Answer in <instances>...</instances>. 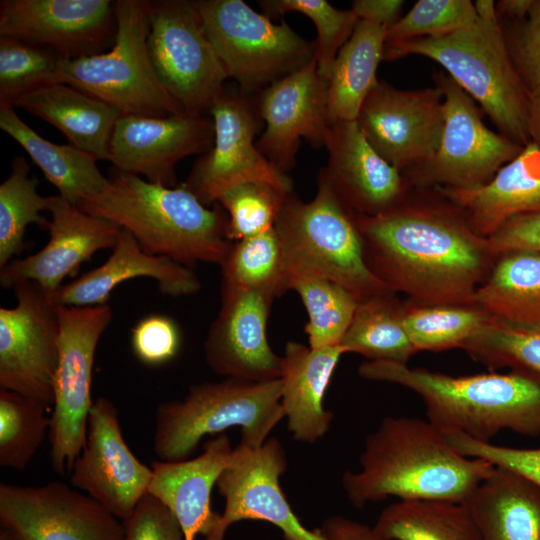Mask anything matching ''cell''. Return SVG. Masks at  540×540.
Instances as JSON below:
<instances>
[{
  "instance_id": "1",
  "label": "cell",
  "mask_w": 540,
  "mask_h": 540,
  "mask_svg": "<svg viewBox=\"0 0 540 540\" xmlns=\"http://www.w3.org/2000/svg\"><path fill=\"white\" fill-rule=\"evenodd\" d=\"M355 217L366 263L390 290L432 304L471 301L492 252L457 206L403 199L382 214Z\"/></svg>"
},
{
  "instance_id": "2",
  "label": "cell",
  "mask_w": 540,
  "mask_h": 540,
  "mask_svg": "<svg viewBox=\"0 0 540 540\" xmlns=\"http://www.w3.org/2000/svg\"><path fill=\"white\" fill-rule=\"evenodd\" d=\"M360 469L342 476L355 507L388 497L465 502L495 469L457 451L428 420L385 417L366 438Z\"/></svg>"
},
{
  "instance_id": "3",
  "label": "cell",
  "mask_w": 540,
  "mask_h": 540,
  "mask_svg": "<svg viewBox=\"0 0 540 540\" xmlns=\"http://www.w3.org/2000/svg\"><path fill=\"white\" fill-rule=\"evenodd\" d=\"M359 375L418 394L427 420L443 433L490 442L501 430L540 435V374L531 370L453 377L407 364L367 361Z\"/></svg>"
},
{
  "instance_id": "4",
  "label": "cell",
  "mask_w": 540,
  "mask_h": 540,
  "mask_svg": "<svg viewBox=\"0 0 540 540\" xmlns=\"http://www.w3.org/2000/svg\"><path fill=\"white\" fill-rule=\"evenodd\" d=\"M216 204L208 208L184 183L166 187L115 169L102 192L76 206L129 231L146 253L189 267L226 257L228 216Z\"/></svg>"
},
{
  "instance_id": "5",
  "label": "cell",
  "mask_w": 540,
  "mask_h": 540,
  "mask_svg": "<svg viewBox=\"0 0 540 540\" xmlns=\"http://www.w3.org/2000/svg\"><path fill=\"white\" fill-rule=\"evenodd\" d=\"M289 281L321 278L351 292L359 302L388 294L368 267L355 213L337 196L321 171L317 192L305 202L294 192L275 224Z\"/></svg>"
},
{
  "instance_id": "6",
  "label": "cell",
  "mask_w": 540,
  "mask_h": 540,
  "mask_svg": "<svg viewBox=\"0 0 540 540\" xmlns=\"http://www.w3.org/2000/svg\"><path fill=\"white\" fill-rule=\"evenodd\" d=\"M420 55L441 65L495 124L500 134L529 142L530 91L516 72L498 21L473 25L440 37L385 43L383 60Z\"/></svg>"
},
{
  "instance_id": "7",
  "label": "cell",
  "mask_w": 540,
  "mask_h": 540,
  "mask_svg": "<svg viewBox=\"0 0 540 540\" xmlns=\"http://www.w3.org/2000/svg\"><path fill=\"white\" fill-rule=\"evenodd\" d=\"M281 379L252 382L225 378L190 387L181 400L160 404L153 450L161 461L189 459L206 435L241 429L242 444L257 448L284 417Z\"/></svg>"
},
{
  "instance_id": "8",
  "label": "cell",
  "mask_w": 540,
  "mask_h": 540,
  "mask_svg": "<svg viewBox=\"0 0 540 540\" xmlns=\"http://www.w3.org/2000/svg\"><path fill=\"white\" fill-rule=\"evenodd\" d=\"M117 31L107 52L62 58L61 83L119 109L123 114L167 117L185 113L165 90L147 49L149 1H114Z\"/></svg>"
},
{
  "instance_id": "9",
  "label": "cell",
  "mask_w": 540,
  "mask_h": 540,
  "mask_svg": "<svg viewBox=\"0 0 540 540\" xmlns=\"http://www.w3.org/2000/svg\"><path fill=\"white\" fill-rule=\"evenodd\" d=\"M193 2L228 78L246 95L260 92L314 59L313 43L286 22L275 24L242 0Z\"/></svg>"
},
{
  "instance_id": "10",
  "label": "cell",
  "mask_w": 540,
  "mask_h": 540,
  "mask_svg": "<svg viewBox=\"0 0 540 540\" xmlns=\"http://www.w3.org/2000/svg\"><path fill=\"white\" fill-rule=\"evenodd\" d=\"M58 363L53 379L49 458L57 474L71 472L87 438L94 356L112 320L109 304L57 306Z\"/></svg>"
},
{
  "instance_id": "11",
  "label": "cell",
  "mask_w": 540,
  "mask_h": 540,
  "mask_svg": "<svg viewBox=\"0 0 540 540\" xmlns=\"http://www.w3.org/2000/svg\"><path fill=\"white\" fill-rule=\"evenodd\" d=\"M147 49L165 90L185 113L209 116L228 75L193 1H149Z\"/></svg>"
},
{
  "instance_id": "12",
  "label": "cell",
  "mask_w": 540,
  "mask_h": 540,
  "mask_svg": "<svg viewBox=\"0 0 540 540\" xmlns=\"http://www.w3.org/2000/svg\"><path fill=\"white\" fill-rule=\"evenodd\" d=\"M444 100L439 145L425 164L402 173L407 183L468 189L489 182L524 146L489 129L483 111L444 71L434 74Z\"/></svg>"
},
{
  "instance_id": "13",
  "label": "cell",
  "mask_w": 540,
  "mask_h": 540,
  "mask_svg": "<svg viewBox=\"0 0 540 540\" xmlns=\"http://www.w3.org/2000/svg\"><path fill=\"white\" fill-rule=\"evenodd\" d=\"M212 147L200 155L184 185L205 206L217 203L228 189L246 182H265L293 191L292 179L259 151L254 138L261 120L255 102L238 87L225 86L212 105Z\"/></svg>"
},
{
  "instance_id": "14",
  "label": "cell",
  "mask_w": 540,
  "mask_h": 540,
  "mask_svg": "<svg viewBox=\"0 0 540 540\" xmlns=\"http://www.w3.org/2000/svg\"><path fill=\"white\" fill-rule=\"evenodd\" d=\"M17 304L0 308V387L53 406L59 323L49 294L34 281L13 287Z\"/></svg>"
},
{
  "instance_id": "15",
  "label": "cell",
  "mask_w": 540,
  "mask_h": 540,
  "mask_svg": "<svg viewBox=\"0 0 540 540\" xmlns=\"http://www.w3.org/2000/svg\"><path fill=\"white\" fill-rule=\"evenodd\" d=\"M373 149L405 173L435 154L444 125L441 89L401 90L379 81L355 120Z\"/></svg>"
},
{
  "instance_id": "16",
  "label": "cell",
  "mask_w": 540,
  "mask_h": 540,
  "mask_svg": "<svg viewBox=\"0 0 540 540\" xmlns=\"http://www.w3.org/2000/svg\"><path fill=\"white\" fill-rule=\"evenodd\" d=\"M285 450L276 438L257 448L240 443L233 448L216 486L225 507L204 540H223L227 528L241 520H263L277 526L286 540H326L319 529H306L294 514L279 478L285 472Z\"/></svg>"
},
{
  "instance_id": "17",
  "label": "cell",
  "mask_w": 540,
  "mask_h": 540,
  "mask_svg": "<svg viewBox=\"0 0 540 540\" xmlns=\"http://www.w3.org/2000/svg\"><path fill=\"white\" fill-rule=\"evenodd\" d=\"M0 524L19 540H124L123 521L62 482L0 485Z\"/></svg>"
},
{
  "instance_id": "18",
  "label": "cell",
  "mask_w": 540,
  "mask_h": 540,
  "mask_svg": "<svg viewBox=\"0 0 540 540\" xmlns=\"http://www.w3.org/2000/svg\"><path fill=\"white\" fill-rule=\"evenodd\" d=\"M116 31L114 1H0V36L48 48L66 59L105 52Z\"/></svg>"
},
{
  "instance_id": "19",
  "label": "cell",
  "mask_w": 540,
  "mask_h": 540,
  "mask_svg": "<svg viewBox=\"0 0 540 540\" xmlns=\"http://www.w3.org/2000/svg\"><path fill=\"white\" fill-rule=\"evenodd\" d=\"M151 477L152 469L127 445L113 402L98 398L89 414L85 445L71 470V485L124 522L148 492Z\"/></svg>"
},
{
  "instance_id": "20",
  "label": "cell",
  "mask_w": 540,
  "mask_h": 540,
  "mask_svg": "<svg viewBox=\"0 0 540 540\" xmlns=\"http://www.w3.org/2000/svg\"><path fill=\"white\" fill-rule=\"evenodd\" d=\"M213 142L214 124L209 116L123 114L111 135L109 161L118 171L175 187L176 164L185 157L206 153Z\"/></svg>"
},
{
  "instance_id": "21",
  "label": "cell",
  "mask_w": 540,
  "mask_h": 540,
  "mask_svg": "<svg viewBox=\"0 0 540 540\" xmlns=\"http://www.w3.org/2000/svg\"><path fill=\"white\" fill-rule=\"evenodd\" d=\"M327 92L328 82L313 59L257 93L254 102L265 130L256 146L280 171L295 166L301 138L315 149L325 147L330 128Z\"/></svg>"
},
{
  "instance_id": "22",
  "label": "cell",
  "mask_w": 540,
  "mask_h": 540,
  "mask_svg": "<svg viewBox=\"0 0 540 540\" xmlns=\"http://www.w3.org/2000/svg\"><path fill=\"white\" fill-rule=\"evenodd\" d=\"M221 285V306L204 343L206 363L226 378L252 382L280 378L282 356L272 350L266 335L274 298Z\"/></svg>"
},
{
  "instance_id": "23",
  "label": "cell",
  "mask_w": 540,
  "mask_h": 540,
  "mask_svg": "<svg viewBox=\"0 0 540 540\" xmlns=\"http://www.w3.org/2000/svg\"><path fill=\"white\" fill-rule=\"evenodd\" d=\"M48 211L49 241L35 254L0 268L2 287L34 281L50 296L95 252L113 249L121 230L111 221L83 212L60 195L51 197Z\"/></svg>"
},
{
  "instance_id": "24",
  "label": "cell",
  "mask_w": 540,
  "mask_h": 540,
  "mask_svg": "<svg viewBox=\"0 0 540 540\" xmlns=\"http://www.w3.org/2000/svg\"><path fill=\"white\" fill-rule=\"evenodd\" d=\"M325 148L328 162L320 171L355 214L379 215L404 199L405 177L373 149L355 120L330 125Z\"/></svg>"
},
{
  "instance_id": "25",
  "label": "cell",
  "mask_w": 540,
  "mask_h": 540,
  "mask_svg": "<svg viewBox=\"0 0 540 540\" xmlns=\"http://www.w3.org/2000/svg\"><path fill=\"white\" fill-rule=\"evenodd\" d=\"M157 281L161 293L171 297L196 294L201 283L194 271L169 257L146 253L135 237L122 229L110 257L99 267L62 286L50 295L57 306L108 304L112 290L128 279Z\"/></svg>"
},
{
  "instance_id": "26",
  "label": "cell",
  "mask_w": 540,
  "mask_h": 540,
  "mask_svg": "<svg viewBox=\"0 0 540 540\" xmlns=\"http://www.w3.org/2000/svg\"><path fill=\"white\" fill-rule=\"evenodd\" d=\"M232 446L225 433L204 445L203 452L181 461H153L148 492L162 502L179 523L185 540L209 536L220 514L212 511L211 492L228 464Z\"/></svg>"
},
{
  "instance_id": "27",
  "label": "cell",
  "mask_w": 540,
  "mask_h": 540,
  "mask_svg": "<svg viewBox=\"0 0 540 540\" xmlns=\"http://www.w3.org/2000/svg\"><path fill=\"white\" fill-rule=\"evenodd\" d=\"M437 188L462 211L475 234L488 238L511 218L540 212V150L529 142L484 185Z\"/></svg>"
},
{
  "instance_id": "28",
  "label": "cell",
  "mask_w": 540,
  "mask_h": 540,
  "mask_svg": "<svg viewBox=\"0 0 540 540\" xmlns=\"http://www.w3.org/2000/svg\"><path fill=\"white\" fill-rule=\"evenodd\" d=\"M340 345L311 348L288 341L282 356L281 404L294 440L314 443L329 430L333 413L323 398L340 357Z\"/></svg>"
},
{
  "instance_id": "29",
  "label": "cell",
  "mask_w": 540,
  "mask_h": 540,
  "mask_svg": "<svg viewBox=\"0 0 540 540\" xmlns=\"http://www.w3.org/2000/svg\"><path fill=\"white\" fill-rule=\"evenodd\" d=\"M18 106L59 129L69 143L97 160L109 161V143L123 113L68 84L47 85L17 98Z\"/></svg>"
},
{
  "instance_id": "30",
  "label": "cell",
  "mask_w": 540,
  "mask_h": 540,
  "mask_svg": "<svg viewBox=\"0 0 540 540\" xmlns=\"http://www.w3.org/2000/svg\"><path fill=\"white\" fill-rule=\"evenodd\" d=\"M464 503L481 540H540V489L513 471L495 467Z\"/></svg>"
},
{
  "instance_id": "31",
  "label": "cell",
  "mask_w": 540,
  "mask_h": 540,
  "mask_svg": "<svg viewBox=\"0 0 540 540\" xmlns=\"http://www.w3.org/2000/svg\"><path fill=\"white\" fill-rule=\"evenodd\" d=\"M0 128L24 148L59 195L71 204L76 206L109 184L95 157L71 144L57 145L42 138L10 104H0Z\"/></svg>"
},
{
  "instance_id": "32",
  "label": "cell",
  "mask_w": 540,
  "mask_h": 540,
  "mask_svg": "<svg viewBox=\"0 0 540 540\" xmlns=\"http://www.w3.org/2000/svg\"><path fill=\"white\" fill-rule=\"evenodd\" d=\"M386 25L359 19L338 52L328 79L327 116L330 125L354 121L372 89L383 60Z\"/></svg>"
},
{
  "instance_id": "33",
  "label": "cell",
  "mask_w": 540,
  "mask_h": 540,
  "mask_svg": "<svg viewBox=\"0 0 540 540\" xmlns=\"http://www.w3.org/2000/svg\"><path fill=\"white\" fill-rule=\"evenodd\" d=\"M471 301L498 320L540 323V254L528 250L505 252Z\"/></svg>"
},
{
  "instance_id": "34",
  "label": "cell",
  "mask_w": 540,
  "mask_h": 540,
  "mask_svg": "<svg viewBox=\"0 0 540 540\" xmlns=\"http://www.w3.org/2000/svg\"><path fill=\"white\" fill-rule=\"evenodd\" d=\"M373 528L393 540H481L464 502L400 500L381 512Z\"/></svg>"
},
{
  "instance_id": "35",
  "label": "cell",
  "mask_w": 540,
  "mask_h": 540,
  "mask_svg": "<svg viewBox=\"0 0 540 540\" xmlns=\"http://www.w3.org/2000/svg\"><path fill=\"white\" fill-rule=\"evenodd\" d=\"M388 294L359 303L340 343L345 353H358L369 361L407 364L417 351L403 327L402 313L389 302Z\"/></svg>"
},
{
  "instance_id": "36",
  "label": "cell",
  "mask_w": 540,
  "mask_h": 540,
  "mask_svg": "<svg viewBox=\"0 0 540 540\" xmlns=\"http://www.w3.org/2000/svg\"><path fill=\"white\" fill-rule=\"evenodd\" d=\"M220 266L224 285L256 290L274 299L289 290L283 249L275 227L232 242Z\"/></svg>"
},
{
  "instance_id": "37",
  "label": "cell",
  "mask_w": 540,
  "mask_h": 540,
  "mask_svg": "<svg viewBox=\"0 0 540 540\" xmlns=\"http://www.w3.org/2000/svg\"><path fill=\"white\" fill-rule=\"evenodd\" d=\"M29 169L24 157H15L9 176L0 185V268L25 247L24 233L29 224L45 229L49 225L40 212L48 210L52 196L37 192L39 181L29 177Z\"/></svg>"
},
{
  "instance_id": "38",
  "label": "cell",
  "mask_w": 540,
  "mask_h": 540,
  "mask_svg": "<svg viewBox=\"0 0 540 540\" xmlns=\"http://www.w3.org/2000/svg\"><path fill=\"white\" fill-rule=\"evenodd\" d=\"M290 289L300 296L307 314L305 332L311 348L340 345L359 300L344 287L321 278L298 279Z\"/></svg>"
},
{
  "instance_id": "39",
  "label": "cell",
  "mask_w": 540,
  "mask_h": 540,
  "mask_svg": "<svg viewBox=\"0 0 540 540\" xmlns=\"http://www.w3.org/2000/svg\"><path fill=\"white\" fill-rule=\"evenodd\" d=\"M48 407L14 391L0 390V465L23 470L49 433Z\"/></svg>"
},
{
  "instance_id": "40",
  "label": "cell",
  "mask_w": 540,
  "mask_h": 540,
  "mask_svg": "<svg viewBox=\"0 0 540 540\" xmlns=\"http://www.w3.org/2000/svg\"><path fill=\"white\" fill-rule=\"evenodd\" d=\"M492 318L483 310L449 305L417 308L401 316L403 327L417 351L462 347Z\"/></svg>"
},
{
  "instance_id": "41",
  "label": "cell",
  "mask_w": 540,
  "mask_h": 540,
  "mask_svg": "<svg viewBox=\"0 0 540 540\" xmlns=\"http://www.w3.org/2000/svg\"><path fill=\"white\" fill-rule=\"evenodd\" d=\"M56 52L13 37L0 36V104H10L38 88L61 83Z\"/></svg>"
},
{
  "instance_id": "42",
  "label": "cell",
  "mask_w": 540,
  "mask_h": 540,
  "mask_svg": "<svg viewBox=\"0 0 540 540\" xmlns=\"http://www.w3.org/2000/svg\"><path fill=\"white\" fill-rule=\"evenodd\" d=\"M259 4L269 18L298 12L312 20L317 30L314 60L319 75L328 82L338 52L359 21L355 12L337 9L326 0H262Z\"/></svg>"
},
{
  "instance_id": "43",
  "label": "cell",
  "mask_w": 540,
  "mask_h": 540,
  "mask_svg": "<svg viewBox=\"0 0 540 540\" xmlns=\"http://www.w3.org/2000/svg\"><path fill=\"white\" fill-rule=\"evenodd\" d=\"M292 192L265 182H246L225 191L217 203L228 216L227 236L231 242L275 227Z\"/></svg>"
},
{
  "instance_id": "44",
  "label": "cell",
  "mask_w": 540,
  "mask_h": 540,
  "mask_svg": "<svg viewBox=\"0 0 540 540\" xmlns=\"http://www.w3.org/2000/svg\"><path fill=\"white\" fill-rule=\"evenodd\" d=\"M462 348L491 366L513 365L540 374V323L515 324L492 318Z\"/></svg>"
},
{
  "instance_id": "45",
  "label": "cell",
  "mask_w": 540,
  "mask_h": 540,
  "mask_svg": "<svg viewBox=\"0 0 540 540\" xmlns=\"http://www.w3.org/2000/svg\"><path fill=\"white\" fill-rule=\"evenodd\" d=\"M477 20L470 0H419L387 30L385 43L444 36Z\"/></svg>"
},
{
  "instance_id": "46",
  "label": "cell",
  "mask_w": 540,
  "mask_h": 540,
  "mask_svg": "<svg viewBox=\"0 0 540 540\" xmlns=\"http://www.w3.org/2000/svg\"><path fill=\"white\" fill-rule=\"evenodd\" d=\"M513 66L526 88H540V0L521 20L498 21Z\"/></svg>"
},
{
  "instance_id": "47",
  "label": "cell",
  "mask_w": 540,
  "mask_h": 540,
  "mask_svg": "<svg viewBox=\"0 0 540 540\" xmlns=\"http://www.w3.org/2000/svg\"><path fill=\"white\" fill-rule=\"evenodd\" d=\"M448 442L461 454L481 458L493 466L513 471L540 489V448L522 449L473 439L460 432L446 433Z\"/></svg>"
},
{
  "instance_id": "48",
  "label": "cell",
  "mask_w": 540,
  "mask_h": 540,
  "mask_svg": "<svg viewBox=\"0 0 540 540\" xmlns=\"http://www.w3.org/2000/svg\"><path fill=\"white\" fill-rule=\"evenodd\" d=\"M177 324L165 315H149L131 331V345L136 357L149 366H159L173 359L180 347Z\"/></svg>"
},
{
  "instance_id": "49",
  "label": "cell",
  "mask_w": 540,
  "mask_h": 540,
  "mask_svg": "<svg viewBox=\"0 0 540 540\" xmlns=\"http://www.w3.org/2000/svg\"><path fill=\"white\" fill-rule=\"evenodd\" d=\"M123 523L124 540H185L172 512L149 493L143 496L133 514Z\"/></svg>"
},
{
  "instance_id": "50",
  "label": "cell",
  "mask_w": 540,
  "mask_h": 540,
  "mask_svg": "<svg viewBox=\"0 0 540 540\" xmlns=\"http://www.w3.org/2000/svg\"><path fill=\"white\" fill-rule=\"evenodd\" d=\"M486 239L492 253L528 250L540 254V212L513 217Z\"/></svg>"
},
{
  "instance_id": "51",
  "label": "cell",
  "mask_w": 540,
  "mask_h": 540,
  "mask_svg": "<svg viewBox=\"0 0 540 540\" xmlns=\"http://www.w3.org/2000/svg\"><path fill=\"white\" fill-rule=\"evenodd\" d=\"M326 540H393L369 527L342 516L327 518L318 528Z\"/></svg>"
},
{
  "instance_id": "52",
  "label": "cell",
  "mask_w": 540,
  "mask_h": 540,
  "mask_svg": "<svg viewBox=\"0 0 540 540\" xmlns=\"http://www.w3.org/2000/svg\"><path fill=\"white\" fill-rule=\"evenodd\" d=\"M402 0H355L352 10L359 19L386 25L388 29L401 17Z\"/></svg>"
},
{
  "instance_id": "53",
  "label": "cell",
  "mask_w": 540,
  "mask_h": 540,
  "mask_svg": "<svg viewBox=\"0 0 540 540\" xmlns=\"http://www.w3.org/2000/svg\"><path fill=\"white\" fill-rule=\"evenodd\" d=\"M533 0H500L496 3L498 21L524 19L532 6Z\"/></svg>"
},
{
  "instance_id": "54",
  "label": "cell",
  "mask_w": 540,
  "mask_h": 540,
  "mask_svg": "<svg viewBox=\"0 0 540 540\" xmlns=\"http://www.w3.org/2000/svg\"><path fill=\"white\" fill-rule=\"evenodd\" d=\"M528 134L530 142L540 150V88L530 92Z\"/></svg>"
},
{
  "instance_id": "55",
  "label": "cell",
  "mask_w": 540,
  "mask_h": 540,
  "mask_svg": "<svg viewBox=\"0 0 540 540\" xmlns=\"http://www.w3.org/2000/svg\"><path fill=\"white\" fill-rule=\"evenodd\" d=\"M474 7L479 20L498 21L496 16V3L493 0H476Z\"/></svg>"
},
{
  "instance_id": "56",
  "label": "cell",
  "mask_w": 540,
  "mask_h": 540,
  "mask_svg": "<svg viewBox=\"0 0 540 540\" xmlns=\"http://www.w3.org/2000/svg\"><path fill=\"white\" fill-rule=\"evenodd\" d=\"M0 540H19L11 531L7 528L0 527Z\"/></svg>"
}]
</instances>
